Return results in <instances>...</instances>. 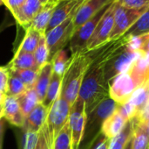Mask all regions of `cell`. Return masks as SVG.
<instances>
[{"instance_id": "7c38bea8", "label": "cell", "mask_w": 149, "mask_h": 149, "mask_svg": "<svg viewBox=\"0 0 149 149\" xmlns=\"http://www.w3.org/2000/svg\"><path fill=\"white\" fill-rule=\"evenodd\" d=\"M83 2L84 0H59L54 9L45 33L67 19Z\"/></svg>"}, {"instance_id": "4316f807", "label": "cell", "mask_w": 149, "mask_h": 149, "mask_svg": "<svg viewBox=\"0 0 149 149\" xmlns=\"http://www.w3.org/2000/svg\"><path fill=\"white\" fill-rule=\"evenodd\" d=\"M10 75L19 78L27 89L34 88L37 82L39 70L30 68V69H9Z\"/></svg>"}, {"instance_id": "9a60e30c", "label": "cell", "mask_w": 149, "mask_h": 149, "mask_svg": "<svg viewBox=\"0 0 149 149\" xmlns=\"http://www.w3.org/2000/svg\"><path fill=\"white\" fill-rule=\"evenodd\" d=\"M48 112L49 110L42 103H38L25 118V122L23 126L24 132H40L46 121Z\"/></svg>"}, {"instance_id": "7bdbcfd3", "label": "cell", "mask_w": 149, "mask_h": 149, "mask_svg": "<svg viewBox=\"0 0 149 149\" xmlns=\"http://www.w3.org/2000/svg\"><path fill=\"white\" fill-rule=\"evenodd\" d=\"M3 118V105H0V119Z\"/></svg>"}, {"instance_id": "1f68e13d", "label": "cell", "mask_w": 149, "mask_h": 149, "mask_svg": "<svg viewBox=\"0 0 149 149\" xmlns=\"http://www.w3.org/2000/svg\"><path fill=\"white\" fill-rule=\"evenodd\" d=\"M26 90H27L26 86L23 83V82L19 78L10 75V78L8 82V91H7L8 96H12L17 97L22 93H24Z\"/></svg>"}, {"instance_id": "7a4b0ae2", "label": "cell", "mask_w": 149, "mask_h": 149, "mask_svg": "<svg viewBox=\"0 0 149 149\" xmlns=\"http://www.w3.org/2000/svg\"><path fill=\"white\" fill-rule=\"evenodd\" d=\"M109 96V84L105 79L103 68L91 64L81 84L78 99L86 106V114Z\"/></svg>"}, {"instance_id": "e575fe53", "label": "cell", "mask_w": 149, "mask_h": 149, "mask_svg": "<svg viewBox=\"0 0 149 149\" xmlns=\"http://www.w3.org/2000/svg\"><path fill=\"white\" fill-rule=\"evenodd\" d=\"M116 3L128 9H141L149 7V0H116Z\"/></svg>"}, {"instance_id": "d6a6232c", "label": "cell", "mask_w": 149, "mask_h": 149, "mask_svg": "<svg viewBox=\"0 0 149 149\" xmlns=\"http://www.w3.org/2000/svg\"><path fill=\"white\" fill-rule=\"evenodd\" d=\"M117 111L127 121H130L134 117H136L138 114V112L135 109V107L134 105H132L128 101L123 105H119V108Z\"/></svg>"}, {"instance_id": "83f0119b", "label": "cell", "mask_w": 149, "mask_h": 149, "mask_svg": "<svg viewBox=\"0 0 149 149\" xmlns=\"http://www.w3.org/2000/svg\"><path fill=\"white\" fill-rule=\"evenodd\" d=\"M52 149H72V129L69 120L55 138Z\"/></svg>"}, {"instance_id": "5b68a950", "label": "cell", "mask_w": 149, "mask_h": 149, "mask_svg": "<svg viewBox=\"0 0 149 149\" xmlns=\"http://www.w3.org/2000/svg\"><path fill=\"white\" fill-rule=\"evenodd\" d=\"M76 11L60 25L45 33L50 61L58 51L62 50L65 45L70 42L71 38L74 32L73 17L76 13Z\"/></svg>"}, {"instance_id": "3957f363", "label": "cell", "mask_w": 149, "mask_h": 149, "mask_svg": "<svg viewBox=\"0 0 149 149\" xmlns=\"http://www.w3.org/2000/svg\"><path fill=\"white\" fill-rule=\"evenodd\" d=\"M119 105L110 96L106 97L93 110L88 112L84 136L81 141L86 144V148H91L95 141L102 135L101 128L104 121L113 115L119 108Z\"/></svg>"}, {"instance_id": "60d3db41", "label": "cell", "mask_w": 149, "mask_h": 149, "mask_svg": "<svg viewBox=\"0 0 149 149\" xmlns=\"http://www.w3.org/2000/svg\"><path fill=\"white\" fill-rule=\"evenodd\" d=\"M123 149H133V134L127 140V143H126Z\"/></svg>"}, {"instance_id": "8fae6325", "label": "cell", "mask_w": 149, "mask_h": 149, "mask_svg": "<svg viewBox=\"0 0 149 149\" xmlns=\"http://www.w3.org/2000/svg\"><path fill=\"white\" fill-rule=\"evenodd\" d=\"M113 0H84V2L77 9L73 17L74 31L88 21L105 5Z\"/></svg>"}, {"instance_id": "ac0fdd59", "label": "cell", "mask_w": 149, "mask_h": 149, "mask_svg": "<svg viewBox=\"0 0 149 149\" xmlns=\"http://www.w3.org/2000/svg\"><path fill=\"white\" fill-rule=\"evenodd\" d=\"M52 73H53V68H52V63L51 61L46 62L39 69L38 79L34 85V90L38 95V100L40 103H42L44 101V99L46 96Z\"/></svg>"}, {"instance_id": "7402d4cb", "label": "cell", "mask_w": 149, "mask_h": 149, "mask_svg": "<svg viewBox=\"0 0 149 149\" xmlns=\"http://www.w3.org/2000/svg\"><path fill=\"white\" fill-rule=\"evenodd\" d=\"M9 69H30L34 68L38 70L36 68L34 54L31 53L17 51L14 57L7 65Z\"/></svg>"}, {"instance_id": "f546056e", "label": "cell", "mask_w": 149, "mask_h": 149, "mask_svg": "<svg viewBox=\"0 0 149 149\" xmlns=\"http://www.w3.org/2000/svg\"><path fill=\"white\" fill-rule=\"evenodd\" d=\"M132 134H133V124L130 120L127 122L122 132L118 136L111 140L109 149H123L127 140Z\"/></svg>"}, {"instance_id": "b9f144b4", "label": "cell", "mask_w": 149, "mask_h": 149, "mask_svg": "<svg viewBox=\"0 0 149 149\" xmlns=\"http://www.w3.org/2000/svg\"><path fill=\"white\" fill-rule=\"evenodd\" d=\"M6 96H7L6 94H4L2 91H0V105H3L5 98H6Z\"/></svg>"}, {"instance_id": "4dcf8cb0", "label": "cell", "mask_w": 149, "mask_h": 149, "mask_svg": "<svg viewBox=\"0 0 149 149\" xmlns=\"http://www.w3.org/2000/svg\"><path fill=\"white\" fill-rule=\"evenodd\" d=\"M70 58L67 57L66 52L65 50H60L58 51L51 60L52 63V68H53V72L57 73L59 76L64 75L66 67L69 63Z\"/></svg>"}, {"instance_id": "ba28073f", "label": "cell", "mask_w": 149, "mask_h": 149, "mask_svg": "<svg viewBox=\"0 0 149 149\" xmlns=\"http://www.w3.org/2000/svg\"><path fill=\"white\" fill-rule=\"evenodd\" d=\"M86 106L82 101L77 99L71 106L69 123L72 129V149H79L86 124Z\"/></svg>"}, {"instance_id": "cb8c5ba5", "label": "cell", "mask_w": 149, "mask_h": 149, "mask_svg": "<svg viewBox=\"0 0 149 149\" xmlns=\"http://www.w3.org/2000/svg\"><path fill=\"white\" fill-rule=\"evenodd\" d=\"M25 31V35L17 51L34 54L40 40V38L43 34L33 29L31 26H29Z\"/></svg>"}, {"instance_id": "d590c367", "label": "cell", "mask_w": 149, "mask_h": 149, "mask_svg": "<svg viewBox=\"0 0 149 149\" xmlns=\"http://www.w3.org/2000/svg\"><path fill=\"white\" fill-rule=\"evenodd\" d=\"M35 149H52V145L51 144V142L49 141V138H48V135L45 129V126H43L39 132L38 141V143H37Z\"/></svg>"}, {"instance_id": "e0dca14e", "label": "cell", "mask_w": 149, "mask_h": 149, "mask_svg": "<svg viewBox=\"0 0 149 149\" xmlns=\"http://www.w3.org/2000/svg\"><path fill=\"white\" fill-rule=\"evenodd\" d=\"M136 88L145 83L149 80V62L145 54L141 55L133 63L128 70Z\"/></svg>"}, {"instance_id": "ee69618b", "label": "cell", "mask_w": 149, "mask_h": 149, "mask_svg": "<svg viewBox=\"0 0 149 149\" xmlns=\"http://www.w3.org/2000/svg\"><path fill=\"white\" fill-rule=\"evenodd\" d=\"M39 1H40L43 4H47L48 2H50L51 0H39Z\"/></svg>"}, {"instance_id": "277c9868", "label": "cell", "mask_w": 149, "mask_h": 149, "mask_svg": "<svg viewBox=\"0 0 149 149\" xmlns=\"http://www.w3.org/2000/svg\"><path fill=\"white\" fill-rule=\"evenodd\" d=\"M70 111L71 105L59 93L58 97L51 106L46 121L44 125L52 145L58 133L69 120Z\"/></svg>"}, {"instance_id": "bcb514c9", "label": "cell", "mask_w": 149, "mask_h": 149, "mask_svg": "<svg viewBox=\"0 0 149 149\" xmlns=\"http://www.w3.org/2000/svg\"><path fill=\"white\" fill-rule=\"evenodd\" d=\"M55 1H59V0H55Z\"/></svg>"}, {"instance_id": "6da1fadb", "label": "cell", "mask_w": 149, "mask_h": 149, "mask_svg": "<svg viewBox=\"0 0 149 149\" xmlns=\"http://www.w3.org/2000/svg\"><path fill=\"white\" fill-rule=\"evenodd\" d=\"M92 64L87 50L72 54L63 75L60 94L72 106L78 99L83 80Z\"/></svg>"}, {"instance_id": "74e56055", "label": "cell", "mask_w": 149, "mask_h": 149, "mask_svg": "<svg viewBox=\"0 0 149 149\" xmlns=\"http://www.w3.org/2000/svg\"><path fill=\"white\" fill-rule=\"evenodd\" d=\"M26 0H2L3 4L11 12L13 16L17 12V11L22 7Z\"/></svg>"}, {"instance_id": "52a82bcc", "label": "cell", "mask_w": 149, "mask_h": 149, "mask_svg": "<svg viewBox=\"0 0 149 149\" xmlns=\"http://www.w3.org/2000/svg\"><path fill=\"white\" fill-rule=\"evenodd\" d=\"M148 8L149 7L141 9H128L120 6L116 3L114 23L109 40H113L123 36Z\"/></svg>"}, {"instance_id": "8d00e7d4", "label": "cell", "mask_w": 149, "mask_h": 149, "mask_svg": "<svg viewBox=\"0 0 149 149\" xmlns=\"http://www.w3.org/2000/svg\"><path fill=\"white\" fill-rule=\"evenodd\" d=\"M10 78V71L7 66L0 67V91L7 95L8 82Z\"/></svg>"}, {"instance_id": "2e32d148", "label": "cell", "mask_w": 149, "mask_h": 149, "mask_svg": "<svg viewBox=\"0 0 149 149\" xmlns=\"http://www.w3.org/2000/svg\"><path fill=\"white\" fill-rule=\"evenodd\" d=\"M58 2L59 1L51 0L47 4H44L42 9L39 11V12L36 15V17L32 20L30 26H31L33 29H35L41 34H45L47 26L50 23L54 9L58 4Z\"/></svg>"}, {"instance_id": "f1b7e54d", "label": "cell", "mask_w": 149, "mask_h": 149, "mask_svg": "<svg viewBox=\"0 0 149 149\" xmlns=\"http://www.w3.org/2000/svg\"><path fill=\"white\" fill-rule=\"evenodd\" d=\"M34 58H35V63L36 68L39 70L46 62H48L49 60V49L46 43L45 34H43L40 38V40L38 42V45L34 52Z\"/></svg>"}, {"instance_id": "ffe728a7", "label": "cell", "mask_w": 149, "mask_h": 149, "mask_svg": "<svg viewBox=\"0 0 149 149\" xmlns=\"http://www.w3.org/2000/svg\"><path fill=\"white\" fill-rule=\"evenodd\" d=\"M133 124V149H149V127L136 118L131 119Z\"/></svg>"}, {"instance_id": "5bb4252c", "label": "cell", "mask_w": 149, "mask_h": 149, "mask_svg": "<svg viewBox=\"0 0 149 149\" xmlns=\"http://www.w3.org/2000/svg\"><path fill=\"white\" fill-rule=\"evenodd\" d=\"M3 118L11 125L23 127L25 122V116L24 115L17 99L16 97L6 96L3 104Z\"/></svg>"}, {"instance_id": "f35d334b", "label": "cell", "mask_w": 149, "mask_h": 149, "mask_svg": "<svg viewBox=\"0 0 149 149\" xmlns=\"http://www.w3.org/2000/svg\"><path fill=\"white\" fill-rule=\"evenodd\" d=\"M110 142H111V140H109L108 138L105 137L102 134L100 141L97 144V146L94 148V149H109Z\"/></svg>"}, {"instance_id": "f6af8a7d", "label": "cell", "mask_w": 149, "mask_h": 149, "mask_svg": "<svg viewBox=\"0 0 149 149\" xmlns=\"http://www.w3.org/2000/svg\"><path fill=\"white\" fill-rule=\"evenodd\" d=\"M2 4H3V2H2V0H0V6H1Z\"/></svg>"}, {"instance_id": "d6986e66", "label": "cell", "mask_w": 149, "mask_h": 149, "mask_svg": "<svg viewBox=\"0 0 149 149\" xmlns=\"http://www.w3.org/2000/svg\"><path fill=\"white\" fill-rule=\"evenodd\" d=\"M127 122V121L119 113V112L116 111L104 121L101 128V133L109 140H113L122 132Z\"/></svg>"}, {"instance_id": "4fadbf2b", "label": "cell", "mask_w": 149, "mask_h": 149, "mask_svg": "<svg viewBox=\"0 0 149 149\" xmlns=\"http://www.w3.org/2000/svg\"><path fill=\"white\" fill-rule=\"evenodd\" d=\"M43 6L44 4L39 0H26L13 17L16 21L26 30Z\"/></svg>"}, {"instance_id": "8992f818", "label": "cell", "mask_w": 149, "mask_h": 149, "mask_svg": "<svg viewBox=\"0 0 149 149\" xmlns=\"http://www.w3.org/2000/svg\"><path fill=\"white\" fill-rule=\"evenodd\" d=\"M113 0L111 3L105 5L101 10H100L93 17H92L88 21H86L85 24H83L81 26L77 28L70 40V49L72 52V54H75L77 53L82 52L86 49V46L93 34L98 24L100 23V19L104 16L105 12L110 6V4L113 2Z\"/></svg>"}, {"instance_id": "d4e9b609", "label": "cell", "mask_w": 149, "mask_h": 149, "mask_svg": "<svg viewBox=\"0 0 149 149\" xmlns=\"http://www.w3.org/2000/svg\"><path fill=\"white\" fill-rule=\"evenodd\" d=\"M62 79H63L62 76H59L55 72L52 73V79H51V82H50V84H49V87L47 90L46 96H45L44 101L42 102V104L48 110H50L51 106L52 105V104L54 103V101L57 99V97H58V95L60 93Z\"/></svg>"}, {"instance_id": "30bf717a", "label": "cell", "mask_w": 149, "mask_h": 149, "mask_svg": "<svg viewBox=\"0 0 149 149\" xmlns=\"http://www.w3.org/2000/svg\"><path fill=\"white\" fill-rule=\"evenodd\" d=\"M136 89V85L132 79L128 71L119 74L109 83V96L118 105L127 103L133 92Z\"/></svg>"}, {"instance_id": "603a6c76", "label": "cell", "mask_w": 149, "mask_h": 149, "mask_svg": "<svg viewBox=\"0 0 149 149\" xmlns=\"http://www.w3.org/2000/svg\"><path fill=\"white\" fill-rule=\"evenodd\" d=\"M17 99L25 118L35 108V106L40 103L34 88L27 89L24 93L17 97Z\"/></svg>"}, {"instance_id": "ab89813d", "label": "cell", "mask_w": 149, "mask_h": 149, "mask_svg": "<svg viewBox=\"0 0 149 149\" xmlns=\"http://www.w3.org/2000/svg\"><path fill=\"white\" fill-rule=\"evenodd\" d=\"M4 118L0 119V149H3V133H4Z\"/></svg>"}, {"instance_id": "484cf974", "label": "cell", "mask_w": 149, "mask_h": 149, "mask_svg": "<svg viewBox=\"0 0 149 149\" xmlns=\"http://www.w3.org/2000/svg\"><path fill=\"white\" fill-rule=\"evenodd\" d=\"M147 33H149V8L124 35L128 37H138Z\"/></svg>"}, {"instance_id": "9c48e42d", "label": "cell", "mask_w": 149, "mask_h": 149, "mask_svg": "<svg viewBox=\"0 0 149 149\" xmlns=\"http://www.w3.org/2000/svg\"><path fill=\"white\" fill-rule=\"evenodd\" d=\"M115 7L116 1L114 0L110 4V6L105 12L104 16L100 19V23L98 24L93 34L92 35L86 46V50H93L109 40V37L112 32L114 23Z\"/></svg>"}, {"instance_id": "836d02e7", "label": "cell", "mask_w": 149, "mask_h": 149, "mask_svg": "<svg viewBox=\"0 0 149 149\" xmlns=\"http://www.w3.org/2000/svg\"><path fill=\"white\" fill-rule=\"evenodd\" d=\"M39 132H24V141H23V149H35L38 141Z\"/></svg>"}, {"instance_id": "44dd1931", "label": "cell", "mask_w": 149, "mask_h": 149, "mask_svg": "<svg viewBox=\"0 0 149 149\" xmlns=\"http://www.w3.org/2000/svg\"><path fill=\"white\" fill-rule=\"evenodd\" d=\"M128 102L135 107L138 114L146 108L149 104V80L134 90Z\"/></svg>"}]
</instances>
